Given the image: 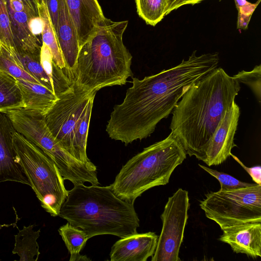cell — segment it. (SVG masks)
Listing matches in <instances>:
<instances>
[{
  "label": "cell",
  "instance_id": "cell-12",
  "mask_svg": "<svg viewBox=\"0 0 261 261\" xmlns=\"http://www.w3.org/2000/svg\"><path fill=\"white\" fill-rule=\"evenodd\" d=\"M222 230L219 240L229 245L234 252L253 258L261 257V221L235 225Z\"/></svg>",
  "mask_w": 261,
  "mask_h": 261
},
{
  "label": "cell",
  "instance_id": "cell-15",
  "mask_svg": "<svg viewBox=\"0 0 261 261\" xmlns=\"http://www.w3.org/2000/svg\"><path fill=\"white\" fill-rule=\"evenodd\" d=\"M59 1V15L55 33L67 72L73 81L80 48V42L65 0Z\"/></svg>",
  "mask_w": 261,
  "mask_h": 261
},
{
  "label": "cell",
  "instance_id": "cell-35",
  "mask_svg": "<svg viewBox=\"0 0 261 261\" xmlns=\"http://www.w3.org/2000/svg\"><path fill=\"white\" fill-rule=\"evenodd\" d=\"M168 3V10L167 15L171 11L176 10V7L180 0H167Z\"/></svg>",
  "mask_w": 261,
  "mask_h": 261
},
{
  "label": "cell",
  "instance_id": "cell-24",
  "mask_svg": "<svg viewBox=\"0 0 261 261\" xmlns=\"http://www.w3.org/2000/svg\"><path fill=\"white\" fill-rule=\"evenodd\" d=\"M139 16L146 24L155 26L167 15V0H135Z\"/></svg>",
  "mask_w": 261,
  "mask_h": 261
},
{
  "label": "cell",
  "instance_id": "cell-3",
  "mask_svg": "<svg viewBox=\"0 0 261 261\" xmlns=\"http://www.w3.org/2000/svg\"><path fill=\"white\" fill-rule=\"evenodd\" d=\"M58 216L83 230L89 239L102 234L124 238L137 232L140 226L134 203L119 198L110 186L74 185Z\"/></svg>",
  "mask_w": 261,
  "mask_h": 261
},
{
  "label": "cell",
  "instance_id": "cell-19",
  "mask_svg": "<svg viewBox=\"0 0 261 261\" xmlns=\"http://www.w3.org/2000/svg\"><path fill=\"white\" fill-rule=\"evenodd\" d=\"M21 108H24V103L17 80L0 70V112L6 113Z\"/></svg>",
  "mask_w": 261,
  "mask_h": 261
},
{
  "label": "cell",
  "instance_id": "cell-28",
  "mask_svg": "<svg viewBox=\"0 0 261 261\" xmlns=\"http://www.w3.org/2000/svg\"><path fill=\"white\" fill-rule=\"evenodd\" d=\"M199 166L212 176L216 178L219 182V190H230L251 186L255 184L243 182L227 173L212 169L200 164Z\"/></svg>",
  "mask_w": 261,
  "mask_h": 261
},
{
  "label": "cell",
  "instance_id": "cell-29",
  "mask_svg": "<svg viewBox=\"0 0 261 261\" xmlns=\"http://www.w3.org/2000/svg\"><path fill=\"white\" fill-rule=\"evenodd\" d=\"M258 3L253 4L246 1L241 5L237 6L239 11L238 28L243 29L247 28L250 17L258 5Z\"/></svg>",
  "mask_w": 261,
  "mask_h": 261
},
{
  "label": "cell",
  "instance_id": "cell-17",
  "mask_svg": "<svg viewBox=\"0 0 261 261\" xmlns=\"http://www.w3.org/2000/svg\"><path fill=\"white\" fill-rule=\"evenodd\" d=\"M16 80L21 92L24 108L45 114L58 98L53 91L40 84Z\"/></svg>",
  "mask_w": 261,
  "mask_h": 261
},
{
  "label": "cell",
  "instance_id": "cell-11",
  "mask_svg": "<svg viewBox=\"0 0 261 261\" xmlns=\"http://www.w3.org/2000/svg\"><path fill=\"white\" fill-rule=\"evenodd\" d=\"M11 32L16 51L40 52L41 45L38 37L30 31L29 22L34 17L21 0H6ZM11 51V50H10Z\"/></svg>",
  "mask_w": 261,
  "mask_h": 261
},
{
  "label": "cell",
  "instance_id": "cell-30",
  "mask_svg": "<svg viewBox=\"0 0 261 261\" xmlns=\"http://www.w3.org/2000/svg\"><path fill=\"white\" fill-rule=\"evenodd\" d=\"M46 6L51 23L56 32L59 15V0H47Z\"/></svg>",
  "mask_w": 261,
  "mask_h": 261
},
{
  "label": "cell",
  "instance_id": "cell-21",
  "mask_svg": "<svg viewBox=\"0 0 261 261\" xmlns=\"http://www.w3.org/2000/svg\"><path fill=\"white\" fill-rule=\"evenodd\" d=\"M10 51L17 63L24 70L40 84L55 93L53 83L41 65L40 52L31 53L14 50Z\"/></svg>",
  "mask_w": 261,
  "mask_h": 261
},
{
  "label": "cell",
  "instance_id": "cell-23",
  "mask_svg": "<svg viewBox=\"0 0 261 261\" xmlns=\"http://www.w3.org/2000/svg\"><path fill=\"white\" fill-rule=\"evenodd\" d=\"M38 11L39 16L43 21V30L41 34L42 42L49 48L55 64L68 74L56 33L50 21L47 7L43 2H41L39 4Z\"/></svg>",
  "mask_w": 261,
  "mask_h": 261
},
{
  "label": "cell",
  "instance_id": "cell-1",
  "mask_svg": "<svg viewBox=\"0 0 261 261\" xmlns=\"http://www.w3.org/2000/svg\"><path fill=\"white\" fill-rule=\"evenodd\" d=\"M219 62L218 53L197 56L195 50L176 66L142 80L133 77L123 101L111 113L106 129L109 137L127 145L150 136L190 86L217 68Z\"/></svg>",
  "mask_w": 261,
  "mask_h": 261
},
{
  "label": "cell",
  "instance_id": "cell-33",
  "mask_svg": "<svg viewBox=\"0 0 261 261\" xmlns=\"http://www.w3.org/2000/svg\"><path fill=\"white\" fill-rule=\"evenodd\" d=\"M21 1L34 17L39 16L38 11V5L40 4L39 0Z\"/></svg>",
  "mask_w": 261,
  "mask_h": 261
},
{
  "label": "cell",
  "instance_id": "cell-22",
  "mask_svg": "<svg viewBox=\"0 0 261 261\" xmlns=\"http://www.w3.org/2000/svg\"><path fill=\"white\" fill-rule=\"evenodd\" d=\"M58 231L70 254V261L91 260L86 255L80 253L89 239L83 230L68 222L61 226Z\"/></svg>",
  "mask_w": 261,
  "mask_h": 261
},
{
  "label": "cell",
  "instance_id": "cell-32",
  "mask_svg": "<svg viewBox=\"0 0 261 261\" xmlns=\"http://www.w3.org/2000/svg\"><path fill=\"white\" fill-rule=\"evenodd\" d=\"M29 25L30 31L36 36L40 35L43 30V21L39 16L32 17L30 19Z\"/></svg>",
  "mask_w": 261,
  "mask_h": 261
},
{
  "label": "cell",
  "instance_id": "cell-7",
  "mask_svg": "<svg viewBox=\"0 0 261 261\" xmlns=\"http://www.w3.org/2000/svg\"><path fill=\"white\" fill-rule=\"evenodd\" d=\"M13 143L16 162L29 180L42 208L58 216L68 191L55 162L42 150L15 132Z\"/></svg>",
  "mask_w": 261,
  "mask_h": 261
},
{
  "label": "cell",
  "instance_id": "cell-16",
  "mask_svg": "<svg viewBox=\"0 0 261 261\" xmlns=\"http://www.w3.org/2000/svg\"><path fill=\"white\" fill-rule=\"evenodd\" d=\"M75 27L80 47L90 37L106 17L97 0H65Z\"/></svg>",
  "mask_w": 261,
  "mask_h": 261
},
{
  "label": "cell",
  "instance_id": "cell-6",
  "mask_svg": "<svg viewBox=\"0 0 261 261\" xmlns=\"http://www.w3.org/2000/svg\"><path fill=\"white\" fill-rule=\"evenodd\" d=\"M97 91H88L73 82L71 88L58 98L44 115L46 124L67 152L86 164L93 163L87 155L88 131Z\"/></svg>",
  "mask_w": 261,
  "mask_h": 261
},
{
  "label": "cell",
  "instance_id": "cell-34",
  "mask_svg": "<svg viewBox=\"0 0 261 261\" xmlns=\"http://www.w3.org/2000/svg\"><path fill=\"white\" fill-rule=\"evenodd\" d=\"M203 0H180L177 5L176 9L186 5H195L200 3Z\"/></svg>",
  "mask_w": 261,
  "mask_h": 261
},
{
  "label": "cell",
  "instance_id": "cell-8",
  "mask_svg": "<svg viewBox=\"0 0 261 261\" xmlns=\"http://www.w3.org/2000/svg\"><path fill=\"white\" fill-rule=\"evenodd\" d=\"M199 206L205 216L223 229L247 222L261 221V185L205 195Z\"/></svg>",
  "mask_w": 261,
  "mask_h": 261
},
{
  "label": "cell",
  "instance_id": "cell-10",
  "mask_svg": "<svg viewBox=\"0 0 261 261\" xmlns=\"http://www.w3.org/2000/svg\"><path fill=\"white\" fill-rule=\"evenodd\" d=\"M240 115V108L234 101L209 141L204 162L208 166L223 163L231 155L232 149L237 146L234 143V136Z\"/></svg>",
  "mask_w": 261,
  "mask_h": 261
},
{
  "label": "cell",
  "instance_id": "cell-20",
  "mask_svg": "<svg viewBox=\"0 0 261 261\" xmlns=\"http://www.w3.org/2000/svg\"><path fill=\"white\" fill-rule=\"evenodd\" d=\"M40 61L53 83L55 94L57 97L71 88L73 81L65 71L55 64L49 48L43 42L41 46Z\"/></svg>",
  "mask_w": 261,
  "mask_h": 261
},
{
  "label": "cell",
  "instance_id": "cell-27",
  "mask_svg": "<svg viewBox=\"0 0 261 261\" xmlns=\"http://www.w3.org/2000/svg\"><path fill=\"white\" fill-rule=\"evenodd\" d=\"M240 83L248 86L260 102L261 98V65H256L250 71L242 70L233 76Z\"/></svg>",
  "mask_w": 261,
  "mask_h": 261
},
{
  "label": "cell",
  "instance_id": "cell-31",
  "mask_svg": "<svg viewBox=\"0 0 261 261\" xmlns=\"http://www.w3.org/2000/svg\"><path fill=\"white\" fill-rule=\"evenodd\" d=\"M251 176L252 180L257 185H261V167L259 165L251 167L246 166L236 156L231 153V155Z\"/></svg>",
  "mask_w": 261,
  "mask_h": 261
},
{
  "label": "cell",
  "instance_id": "cell-25",
  "mask_svg": "<svg viewBox=\"0 0 261 261\" xmlns=\"http://www.w3.org/2000/svg\"><path fill=\"white\" fill-rule=\"evenodd\" d=\"M0 70L8 73L15 79L40 84L17 63L11 53L1 44H0Z\"/></svg>",
  "mask_w": 261,
  "mask_h": 261
},
{
  "label": "cell",
  "instance_id": "cell-14",
  "mask_svg": "<svg viewBox=\"0 0 261 261\" xmlns=\"http://www.w3.org/2000/svg\"><path fill=\"white\" fill-rule=\"evenodd\" d=\"M158 237L149 231L121 238L111 248L110 260L146 261L154 253Z\"/></svg>",
  "mask_w": 261,
  "mask_h": 261
},
{
  "label": "cell",
  "instance_id": "cell-26",
  "mask_svg": "<svg viewBox=\"0 0 261 261\" xmlns=\"http://www.w3.org/2000/svg\"><path fill=\"white\" fill-rule=\"evenodd\" d=\"M0 44L10 51L15 48L6 0H0Z\"/></svg>",
  "mask_w": 261,
  "mask_h": 261
},
{
  "label": "cell",
  "instance_id": "cell-18",
  "mask_svg": "<svg viewBox=\"0 0 261 261\" xmlns=\"http://www.w3.org/2000/svg\"><path fill=\"white\" fill-rule=\"evenodd\" d=\"M34 226L35 225L24 226L22 229H18V233L15 236V243L12 254H17L20 261H37L40 254L37 241L40 229L34 231Z\"/></svg>",
  "mask_w": 261,
  "mask_h": 261
},
{
  "label": "cell",
  "instance_id": "cell-13",
  "mask_svg": "<svg viewBox=\"0 0 261 261\" xmlns=\"http://www.w3.org/2000/svg\"><path fill=\"white\" fill-rule=\"evenodd\" d=\"M15 132L8 115L0 112V183L10 181L30 186L29 180L16 162L13 143Z\"/></svg>",
  "mask_w": 261,
  "mask_h": 261
},
{
  "label": "cell",
  "instance_id": "cell-4",
  "mask_svg": "<svg viewBox=\"0 0 261 261\" xmlns=\"http://www.w3.org/2000/svg\"><path fill=\"white\" fill-rule=\"evenodd\" d=\"M127 20L105 17L80 47L73 82L84 90L125 85L132 74L133 57L123 42Z\"/></svg>",
  "mask_w": 261,
  "mask_h": 261
},
{
  "label": "cell",
  "instance_id": "cell-2",
  "mask_svg": "<svg viewBox=\"0 0 261 261\" xmlns=\"http://www.w3.org/2000/svg\"><path fill=\"white\" fill-rule=\"evenodd\" d=\"M240 89V83L219 67L182 95L172 111L170 128L187 154L204 162L209 141Z\"/></svg>",
  "mask_w": 261,
  "mask_h": 261
},
{
  "label": "cell",
  "instance_id": "cell-9",
  "mask_svg": "<svg viewBox=\"0 0 261 261\" xmlns=\"http://www.w3.org/2000/svg\"><path fill=\"white\" fill-rule=\"evenodd\" d=\"M190 207L188 192L179 188L169 197L161 215L162 228L151 261H179Z\"/></svg>",
  "mask_w": 261,
  "mask_h": 261
},
{
  "label": "cell",
  "instance_id": "cell-5",
  "mask_svg": "<svg viewBox=\"0 0 261 261\" xmlns=\"http://www.w3.org/2000/svg\"><path fill=\"white\" fill-rule=\"evenodd\" d=\"M180 142L171 133L129 159L110 185L114 193L130 203L147 190L165 185L175 168L186 158Z\"/></svg>",
  "mask_w": 261,
  "mask_h": 261
},
{
  "label": "cell",
  "instance_id": "cell-36",
  "mask_svg": "<svg viewBox=\"0 0 261 261\" xmlns=\"http://www.w3.org/2000/svg\"><path fill=\"white\" fill-rule=\"evenodd\" d=\"M46 1H47V0H39L40 3L41 2H43L45 5H46Z\"/></svg>",
  "mask_w": 261,
  "mask_h": 261
}]
</instances>
